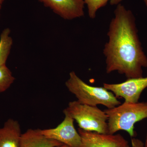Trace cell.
I'll return each instance as SVG.
<instances>
[{"label": "cell", "instance_id": "7c38bea8", "mask_svg": "<svg viewBox=\"0 0 147 147\" xmlns=\"http://www.w3.org/2000/svg\"><path fill=\"white\" fill-rule=\"evenodd\" d=\"M15 80L12 72L6 65L0 66V93L8 89Z\"/></svg>", "mask_w": 147, "mask_h": 147}, {"label": "cell", "instance_id": "8992f818", "mask_svg": "<svg viewBox=\"0 0 147 147\" xmlns=\"http://www.w3.org/2000/svg\"><path fill=\"white\" fill-rule=\"evenodd\" d=\"M103 87L116 97L122 98L125 102H137L143 91L147 88V76L131 78L119 84L104 83Z\"/></svg>", "mask_w": 147, "mask_h": 147}, {"label": "cell", "instance_id": "ffe728a7", "mask_svg": "<svg viewBox=\"0 0 147 147\" xmlns=\"http://www.w3.org/2000/svg\"><path fill=\"white\" fill-rule=\"evenodd\" d=\"M1 5H2L0 4V11H1Z\"/></svg>", "mask_w": 147, "mask_h": 147}, {"label": "cell", "instance_id": "e0dca14e", "mask_svg": "<svg viewBox=\"0 0 147 147\" xmlns=\"http://www.w3.org/2000/svg\"><path fill=\"white\" fill-rule=\"evenodd\" d=\"M58 147H71L69 146H67V145L65 144H63L61 146H60Z\"/></svg>", "mask_w": 147, "mask_h": 147}, {"label": "cell", "instance_id": "52a82bcc", "mask_svg": "<svg viewBox=\"0 0 147 147\" xmlns=\"http://www.w3.org/2000/svg\"><path fill=\"white\" fill-rule=\"evenodd\" d=\"M81 147H125L128 142L121 134H101L79 128Z\"/></svg>", "mask_w": 147, "mask_h": 147}, {"label": "cell", "instance_id": "277c9868", "mask_svg": "<svg viewBox=\"0 0 147 147\" xmlns=\"http://www.w3.org/2000/svg\"><path fill=\"white\" fill-rule=\"evenodd\" d=\"M64 111L76 121L79 128L85 131L108 134V117L97 106L82 104L78 100L69 102Z\"/></svg>", "mask_w": 147, "mask_h": 147}, {"label": "cell", "instance_id": "8fae6325", "mask_svg": "<svg viewBox=\"0 0 147 147\" xmlns=\"http://www.w3.org/2000/svg\"><path fill=\"white\" fill-rule=\"evenodd\" d=\"M10 32V29L7 28L3 31L0 35V66L5 65L10 54L13 44Z\"/></svg>", "mask_w": 147, "mask_h": 147}, {"label": "cell", "instance_id": "9a60e30c", "mask_svg": "<svg viewBox=\"0 0 147 147\" xmlns=\"http://www.w3.org/2000/svg\"><path fill=\"white\" fill-rule=\"evenodd\" d=\"M123 0H110V5H117L119 4H120Z\"/></svg>", "mask_w": 147, "mask_h": 147}, {"label": "cell", "instance_id": "ba28073f", "mask_svg": "<svg viewBox=\"0 0 147 147\" xmlns=\"http://www.w3.org/2000/svg\"><path fill=\"white\" fill-rule=\"evenodd\" d=\"M54 13L67 20L84 16L85 4L83 0H38Z\"/></svg>", "mask_w": 147, "mask_h": 147}, {"label": "cell", "instance_id": "5bb4252c", "mask_svg": "<svg viewBox=\"0 0 147 147\" xmlns=\"http://www.w3.org/2000/svg\"><path fill=\"white\" fill-rule=\"evenodd\" d=\"M131 144L132 147H144V143L140 139L135 137L131 138ZM125 147H130L127 145Z\"/></svg>", "mask_w": 147, "mask_h": 147}, {"label": "cell", "instance_id": "7a4b0ae2", "mask_svg": "<svg viewBox=\"0 0 147 147\" xmlns=\"http://www.w3.org/2000/svg\"><path fill=\"white\" fill-rule=\"evenodd\" d=\"M104 111L108 117V134H115L123 130L133 138L137 134L134 130L135 123L147 118V101L124 102Z\"/></svg>", "mask_w": 147, "mask_h": 147}, {"label": "cell", "instance_id": "3957f363", "mask_svg": "<svg viewBox=\"0 0 147 147\" xmlns=\"http://www.w3.org/2000/svg\"><path fill=\"white\" fill-rule=\"evenodd\" d=\"M65 84L69 92L74 95L77 100L82 104L93 106L101 105L111 109L121 103L113 92L103 87L90 86L74 71L69 73Z\"/></svg>", "mask_w": 147, "mask_h": 147}, {"label": "cell", "instance_id": "6da1fadb", "mask_svg": "<svg viewBox=\"0 0 147 147\" xmlns=\"http://www.w3.org/2000/svg\"><path fill=\"white\" fill-rule=\"evenodd\" d=\"M114 13L108 32L109 40L103 50L106 72L117 71L127 79L143 77L147 57L139 40L134 14L121 3L117 5Z\"/></svg>", "mask_w": 147, "mask_h": 147}, {"label": "cell", "instance_id": "4fadbf2b", "mask_svg": "<svg viewBox=\"0 0 147 147\" xmlns=\"http://www.w3.org/2000/svg\"><path fill=\"white\" fill-rule=\"evenodd\" d=\"M110 0H83L88 8L89 16L91 19H94L96 16L97 11L105 6Z\"/></svg>", "mask_w": 147, "mask_h": 147}, {"label": "cell", "instance_id": "30bf717a", "mask_svg": "<svg viewBox=\"0 0 147 147\" xmlns=\"http://www.w3.org/2000/svg\"><path fill=\"white\" fill-rule=\"evenodd\" d=\"M63 144L45 137L39 129H30L21 134L19 147H58Z\"/></svg>", "mask_w": 147, "mask_h": 147}, {"label": "cell", "instance_id": "ac0fdd59", "mask_svg": "<svg viewBox=\"0 0 147 147\" xmlns=\"http://www.w3.org/2000/svg\"><path fill=\"white\" fill-rule=\"evenodd\" d=\"M5 1V0H0V4H2L4 2V1Z\"/></svg>", "mask_w": 147, "mask_h": 147}, {"label": "cell", "instance_id": "2e32d148", "mask_svg": "<svg viewBox=\"0 0 147 147\" xmlns=\"http://www.w3.org/2000/svg\"><path fill=\"white\" fill-rule=\"evenodd\" d=\"M144 147H147V133L146 136V140L145 143H144Z\"/></svg>", "mask_w": 147, "mask_h": 147}, {"label": "cell", "instance_id": "d6986e66", "mask_svg": "<svg viewBox=\"0 0 147 147\" xmlns=\"http://www.w3.org/2000/svg\"><path fill=\"white\" fill-rule=\"evenodd\" d=\"M144 2L146 5L147 7V0H144Z\"/></svg>", "mask_w": 147, "mask_h": 147}, {"label": "cell", "instance_id": "9c48e42d", "mask_svg": "<svg viewBox=\"0 0 147 147\" xmlns=\"http://www.w3.org/2000/svg\"><path fill=\"white\" fill-rule=\"evenodd\" d=\"M21 134L18 121L8 119L0 128V147H19Z\"/></svg>", "mask_w": 147, "mask_h": 147}, {"label": "cell", "instance_id": "5b68a950", "mask_svg": "<svg viewBox=\"0 0 147 147\" xmlns=\"http://www.w3.org/2000/svg\"><path fill=\"white\" fill-rule=\"evenodd\" d=\"M63 120L55 128L40 129V132L47 138L54 139L71 147H81L82 138L74 126V119L63 111Z\"/></svg>", "mask_w": 147, "mask_h": 147}]
</instances>
